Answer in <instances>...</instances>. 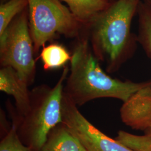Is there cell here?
Here are the masks:
<instances>
[{
  "label": "cell",
  "instance_id": "1",
  "mask_svg": "<svg viewBox=\"0 0 151 151\" xmlns=\"http://www.w3.org/2000/svg\"><path fill=\"white\" fill-rule=\"evenodd\" d=\"M70 61L63 93L77 106L102 97L115 98L124 103L149 83L124 82L108 76L92 53L86 39L76 44Z\"/></svg>",
  "mask_w": 151,
  "mask_h": 151
},
{
  "label": "cell",
  "instance_id": "13",
  "mask_svg": "<svg viewBox=\"0 0 151 151\" xmlns=\"http://www.w3.org/2000/svg\"><path fill=\"white\" fill-rule=\"evenodd\" d=\"M18 122H14L12 126L0 143V151H32L25 146L20 140L17 133Z\"/></svg>",
  "mask_w": 151,
  "mask_h": 151
},
{
  "label": "cell",
  "instance_id": "6",
  "mask_svg": "<svg viewBox=\"0 0 151 151\" xmlns=\"http://www.w3.org/2000/svg\"><path fill=\"white\" fill-rule=\"evenodd\" d=\"M62 119V123L87 151H134L118 140L108 137L93 126L64 93Z\"/></svg>",
  "mask_w": 151,
  "mask_h": 151
},
{
  "label": "cell",
  "instance_id": "12",
  "mask_svg": "<svg viewBox=\"0 0 151 151\" xmlns=\"http://www.w3.org/2000/svg\"><path fill=\"white\" fill-rule=\"evenodd\" d=\"M116 140L133 151H151V135H135L120 130Z\"/></svg>",
  "mask_w": 151,
  "mask_h": 151
},
{
  "label": "cell",
  "instance_id": "7",
  "mask_svg": "<svg viewBox=\"0 0 151 151\" xmlns=\"http://www.w3.org/2000/svg\"><path fill=\"white\" fill-rule=\"evenodd\" d=\"M28 84L19 77L11 67H2L0 70V90L14 97L21 118L25 115L30 105V92Z\"/></svg>",
  "mask_w": 151,
  "mask_h": 151
},
{
  "label": "cell",
  "instance_id": "5",
  "mask_svg": "<svg viewBox=\"0 0 151 151\" xmlns=\"http://www.w3.org/2000/svg\"><path fill=\"white\" fill-rule=\"evenodd\" d=\"M34 45L26 12H22L0 36V62L11 67L28 85L34 80Z\"/></svg>",
  "mask_w": 151,
  "mask_h": 151
},
{
  "label": "cell",
  "instance_id": "9",
  "mask_svg": "<svg viewBox=\"0 0 151 151\" xmlns=\"http://www.w3.org/2000/svg\"><path fill=\"white\" fill-rule=\"evenodd\" d=\"M65 2L78 22H87L108 9L106 0H62Z\"/></svg>",
  "mask_w": 151,
  "mask_h": 151
},
{
  "label": "cell",
  "instance_id": "14",
  "mask_svg": "<svg viewBox=\"0 0 151 151\" xmlns=\"http://www.w3.org/2000/svg\"><path fill=\"white\" fill-rule=\"evenodd\" d=\"M143 27L146 45L151 54V16L146 15L144 17Z\"/></svg>",
  "mask_w": 151,
  "mask_h": 151
},
{
  "label": "cell",
  "instance_id": "2",
  "mask_svg": "<svg viewBox=\"0 0 151 151\" xmlns=\"http://www.w3.org/2000/svg\"><path fill=\"white\" fill-rule=\"evenodd\" d=\"M69 69L65 67L53 87L42 85L30 92V105L27 114L18 122V135L27 140L28 147L39 151L47 140L50 131L62 123L64 83Z\"/></svg>",
  "mask_w": 151,
  "mask_h": 151
},
{
  "label": "cell",
  "instance_id": "4",
  "mask_svg": "<svg viewBox=\"0 0 151 151\" xmlns=\"http://www.w3.org/2000/svg\"><path fill=\"white\" fill-rule=\"evenodd\" d=\"M30 30L35 52L57 34L74 37L78 21L59 0H27Z\"/></svg>",
  "mask_w": 151,
  "mask_h": 151
},
{
  "label": "cell",
  "instance_id": "16",
  "mask_svg": "<svg viewBox=\"0 0 151 151\" xmlns=\"http://www.w3.org/2000/svg\"><path fill=\"white\" fill-rule=\"evenodd\" d=\"M0 1H1V4H2L5 3V2L8 1H9V0H0Z\"/></svg>",
  "mask_w": 151,
  "mask_h": 151
},
{
  "label": "cell",
  "instance_id": "8",
  "mask_svg": "<svg viewBox=\"0 0 151 151\" xmlns=\"http://www.w3.org/2000/svg\"><path fill=\"white\" fill-rule=\"evenodd\" d=\"M38 151H87L81 142L62 123L50 131L43 146Z\"/></svg>",
  "mask_w": 151,
  "mask_h": 151
},
{
  "label": "cell",
  "instance_id": "3",
  "mask_svg": "<svg viewBox=\"0 0 151 151\" xmlns=\"http://www.w3.org/2000/svg\"><path fill=\"white\" fill-rule=\"evenodd\" d=\"M137 2L119 0L96 19L94 47L111 64L120 59L127 45Z\"/></svg>",
  "mask_w": 151,
  "mask_h": 151
},
{
  "label": "cell",
  "instance_id": "10",
  "mask_svg": "<svg viewBox=\"0 0 151 151\" xmlns=\"http://www.w3.org/2000/svg\"><path fill=\"white\" fill-rule=\"evenodd\" d=\"M40 57L44 70H50L63 67L68 61L70 60L72 55L62 45L52 44L43 47Z\"/></svg>",
  "mask_w": 151,
  "mask_h": 151
},
{
  "label": "cell",
  "instance_id": "15",
  "mask_svg": "<svg viewBox=\"0 0 151 151\" xmlns=\"http://www.w3.org/2000/svg\"><path fill=\"white\" fill-rule=\"evenodd\" d=\"M143 131L145 132V134L151 135V122L146 125Z\"/></svg>",
  "mask_w": 151,
  "mask_h": 151
},
{
  "label": "cell",
  "instance_id": "11",
  "mask_svg": "<svg viewBox=\"0 0 151 151\" xmlns=\"http://www.w3.org/2000/svg\"><path fill=\"white\" fill-rule=\"evenodd\" d=\"M28 5L27 0H9L0 6V36L2 35L17 14Z\"/></svg>",
  "mask_w": 151,
  "mask_h": 151
}]
</instances>
